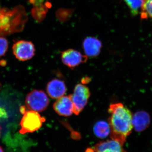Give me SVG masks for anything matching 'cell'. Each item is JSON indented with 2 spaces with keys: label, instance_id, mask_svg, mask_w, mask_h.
Listing matches in <instances>:
<instances>
[{
  "label": "cell",
  "instance_id": "5",
  "mask_svg": "<svg viewBox=\"0 0 152 152\" xmlns=\"http://www.w3.org/2000/svg\"><path fill=\"white\" fill-rule=\"evenodd\" d=\"M28 108L37 112L44 111L49 104V99L45 92L34 90L28 94L26 99Z\"/></svg>",
  "mask_w": 152,
  "mask_h": 152
},
{
  "label": "cell",
  "instance_id": "3",
  "mask_svg": "<svg viewBox=\"0 0 152 152\" xmlns=\"http://www.w3.org/2000/svg\"><path fill=\"white\" fill-rule=\"evenodd\" d=\"M20 121V134L33 133L39 129L45 121V118L35 111H26Z\"/></svg>",
  "mask_w": 152,
  "mask_h": 152
},
{
  "label": "cell",
  "instance_id": "15",
  "mask_svg": "<svg viewBox=\"0 0 152 152\" xmlns=\"http://www.w3.org/2000/svg\"><path fill=\"white\" fill-rule=\"evenodd\" d=\"M141 18L142 19H152V0H143L141 9Z\"/></svg>",
  "mask_w": 152,
  "mask_h": 152
},
{
  "label": "cell",
  "instance_id": "13",
  "mask_svg": "<svg viewBox=\"0 0 152 152\" xmlns=\"http://www.w3.org/2000/svg\"><path fill=\"white\" fill-rule=\"evenodd\" d=\"M133 128L137 132H141L148 127L150 124L148 114L145 112H137L133 115Z\"/></svg>",
  "mask_w": 152,
  "mask_h": 152
},
{
  "label": "cell",
  "instance_id": "14",
  "mask_svg": "<svg viewBox=\"0 0 152 152\" xmlns=\"http://www.w3.org/2000/svg\"><path fill=\"white\" fill-rule=\"evenodd\" d=\"M95 135L100 138H104L110 133V125L108 123L104 121H100L96 123L94 128Z\"/></svg>",
  "mask_w": 152,
  "mask_h": 152
},
{
  "label": "cell",
  "instance_id": "8",
  "mask_svg": "<svg viewBox=\"0 0 152 152\" xmlns=\"http://www.w3.org/2000/svg\"><path fill=\"white\" fill-rule=\"evenodd\" d=\"M53 108L58 115L69 117L74 113V106L70 95L63 96L57 99L53 105Z\"/></svg>",
  "mask_w": 152,
  "mask_h": 152
},
{
  "label": "cell",
  "instance_id": "9",
  "mask_svg": "<svg viewBox=\"0 0 152 152\" xmlns=\"http://www.w3.org/2000/svg\"><path fill=\"white\" fill-rule=\"evenodd\" d=\"M33 6L31 13L34 19L40 23L46 16L49 9L51 7L49 0H29Z\"/></svg>",
  "mask_w": 152,
  "mask_h": 152
},
{
  "label": "cell",
  "instance_id": "4",
  "mask_svg": "<svg viewBox=\"0 0 152 152\" xmlns=\"http://www.w3.org/2000/svg\"><path fill=\"white\" fill-rule=\"evenodd\" d=\"M74 106V113L80 114L88 103L91 96L89 89L82 84H78L75 87L73 93L70 95Z\"/></svg>",
  "mask_w": 152,
  "mask_h": 152
},
{
  "label": "cell",
  "instance_id": "12",
  "mask_svg": "<svg viewBox=\"0 0 152 152\" xmlns=\"http://www.w3.org/2000/svg\"><path fill=\"white\" fill-rule=\"evenodd\" d=\"M123 145L113 140H107L100 142L96 145L95 152H124Z\"/></svg>",
  "mask_w": 152,
  "mask_h": 152
},
{
  "label": "cell",
  "instance_id": "2",
  "mask_svg": "<svg viewBox=\"0 0 152 152\" xmlns=\"http://www.w3.org/2000/svg\"><path fill=\"white\" fill-rule=\"evenodd\" d=\"M28 20L27 14L23 6L20 5L12 9L0 7V36L22 31Z\"/></svg>",
  "mask_w": 152,
  "mask_h": 152
},
{
  "label": "cell",
  "instance_id": "7",
  "mask_svg": "<svg viewBox=\"0 0 152 152\" xmlns=\"http://www.w3.org/2000/svg\"><path fill=\"white\" fill-rule=\"evenodd\" d=\"M61 59L64 64L71 69H73L81 64L86 62L88 57L82 54L78 51L69 49L62 52Z\"/></svg>",
  "mask_w": 152,
  "mask_h": 152
},
{
  "label": "cell",
  "instance_id": "10",
  "mask_svg": "<svg viewBox=\"0 0 152 152\" xmlns=\"http://www.w3.org/2000/svg\"><path fill=\"white\" fill-rule=\"evenodd\" d=\"M102 48L101 41L94 37L86 38L83 42V48L86 56L88 57L97 56L100 53Z\"/></svg>",
  "mask_w": 152,
  "mask_h": 152
},
{
  "label": "cell",
  "instance_id": "17",
  "mask_svg": "<svg viewBox=\"0 0 152 152\" xmlns=\"http://www.w3.org/2000/svg\"><path fill=\"white\" fill-rule=\"evenodd\" d=\"M8 48V42L5 38L0 36V57L5 54Z\"/></svg>",
  "mask_w": 152,
  "mask_h": 152
},
{
  "label": "cell",
  "instance_id": "16",
  "mask_svg": "<svg viewBox=\"0 0 152 152\" xmlns=\"http://www.w3.org/2000/svg\"><path fill=\"white\" fill-rule=\"evenodd\" d=\"M133 15H136L141 9L143 0H124Z\"/></svg>",
  "mask_w": 152,
  "mask_h": 152
},
{
  "label": "cell",
  "instance_id": "1",
  "mask_svg": "<svg viewBox=\"0 0 152 152\" xmlns=\"http://www.w3.org/2000/svg\"><path fill=\"white\" fill-rule=\"evenodd\" d=\"M108 113L111 138L123 145L133 129L132 114L121 103L111 104Z\"/></svg>",
  "mask_w": 152,
  "mask_h": 152
},
{
  "label": "cell",
  "instance_id": "18",
  "mask_svg": "<svg viewBox=\"0 0 152 152\" xmlns=\"http://www.w3.org/2000/svg\"><path fill=\"white\" fill-rule=\"evenodd\" d=\"M0 152H4L3 148L0 146Z\"/></svg>",
  "mask_w": 152,
  "mask_h": 152
},
{
  "label": "cell",
  "instance_id": "6",
  "mask_svg": "<svg viewBox=\"0 0 152 152\" xmlns=\"http://www.w3.org/2000/svg\"><path fill=\"white\" fill-rule=\"evenodd\" d=\"M14 56L19 61H28L34 56L35 48L32 42L30 41L20 40L14 43L12 46Z\"/></svg>",
  "mask_w": 152,
  "mask_h": 152
},
{
  "label": "cell",
  "instance_id": "19",
  "mask_svg": "<svg viewBox=\"0 0 152 152\" xmlns=\"http://www.w3.org/2000/svg\"><path fill=\"white\" fill-rule=\"evenodd\" d=\"M1 126H0V135H1Z\"/></svg>",
  "mask_w": 152,
  "mask_h": 152
},
{
  "label": "cell",
  "instance_id": "11",
  "mask_svg": "<svg viewBox=\"0 0 152 152\" xmlns=\"http://www.w3.org/2000/svg\"><path fill=\"white\" fill-rule=\"evenodd\" d=\"M47 91L50 97L53 99H58L65 94L66 87L63 81L55 79L48 83Z\"/></svg>",
  "mask_w": 152,
  "mask_h": 152
}]
</instances>
